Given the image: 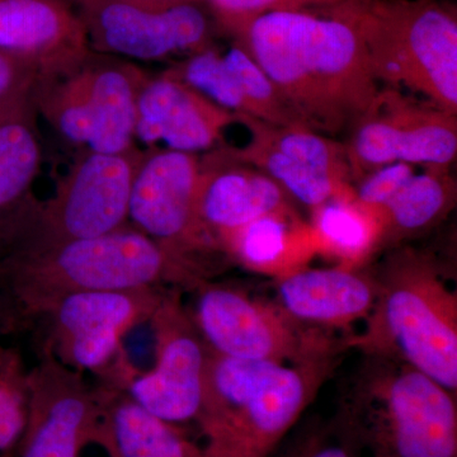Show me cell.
Listing matches in <instances>:
<instances>
[{"label":"cell","instance_id":"22","mask_svg":"<svg viewBox=\"0 0 457 457\" xmlns=\"http://www.w3.org/2000/svg\"><path fill=\"white\" fill-rule=\"evenodd\" d=\"M32 104L0 117V222L31 203L42 149Z\"/></svg>","mask_w":457,"mask_h":457},{"label":"cell","instance_id":"21","mask_svg":"<svg viewBox=\"0 0 457 457\" xmlns=\"http://www.w3.org/2000/svg\"><path fill=\"white\" fill-rule=\"evenodd\" d=\"M456 180L450 170L428 168L414 174L375 215L376 249L411 239L444 220L456 204Z\"/></svg>","mask_w":457,"mask_h":457},{"label":"cell","instance_id":"12","mask_svg":"<svg viewBox=\"0 0 457 457\" xmlns=\"http://www.w3.org/2000/svg\"><path fill=\"white\" fill-rule=\"evenodd\" d=\"M73 5L90 50L102 55L137 64L215 46L218 27L200 0H89Z\"/></svg>","mask_w":457,"mask_h":457},{"label":"cell","instance_id":"35","mask_svg":"<svg viewBox=\"0 0 457 457\" xmlns=\"http://www.w3.org/2000/svg\"><path fill=\"white\" fill-rule=\"evenodd\" d=\"M0 457H9V455H2V456H0Z\"/></svg>","mask_w":457,"mask_h":457},{"label":"cell","instance_id":"5","mask_svg":"<svg viewBox=\"0 0 457 457\" xmlns=\"http://www.w3.org/2000/svg\"><path fill=\"white\" fill-rule=\"evenodd\" d=\"M11 272L23 314L29 321L71 294L170 286L195 290L204 282L130 224L104 236L13 255Z\"/></svg>","mask_w":457,"mask_h":457},{"label":"cell","instance_id":"29","mask_svg":"<svg viewBox=\"0 0 457 457\" xmlns=\"http://www.w3.org/2000/svg\"><path fill=\"white\" fill-rule=\"evenodd\" d=\"M29 374L8 354L0 363V456L11 455L22 437L29 416Z\"/></svg>","mask_w":457,"mask_h":457},{"label":"cell","instance_id":"30","mask_svg":"<svg viewBox=\"0 0 457 457\" xmlns=\"http://www.w3.org/2000/svg\"><path fill=\"white\" fill-rule=\"evenodd\" d=\"M215 20L216 27L230 33L254 18L275 12L320 11L345 0H200Z\"/></svg>","mask_w":457,"mask_h":457},{"label":"cell","instance_id":"20","mask_svg":"<svg viewBox=\"0 0 457 457\" xmlns=\"http://www.w3.org/2000/svg\"><path fill=\"white\" fill-rule=\"evenodd\" d=\"M104 392L97 445L108 457H203L201 445L179 425L149 413L128 393Z\"/></svg>","mask_w":457,"mask_h":457},{"label":"cell","instance_id":"17","mask_svg":"<svg viewBox=\"0 0 457 457\" xmlns=\"http://www.w3.org/2000/svg\"><path fill=\"white\" fill-rule=\"evenodd\" d=\"M234 122L236 114L165 71L149 74L141 87L135 134L147 149L164 144L165 149L198 155L218 146Z\"/></svg>","mask_w":457,"mask_h":457},{"label":"cell","instance_id":"3","mask_svg":"<svg viewBox=\"0 0 457 457\" xmlns=\"http://www.w3.org/2000/svg\"><path fill=\"white\" fill-rule=\"evenodd\" d=\"M365 330L347 348L402 361L457 392V294L440 263L414 249H396L378 270Z\"/></svg>","mask_w":457,"mask_h":457},{"label":"cell","instance_id":"15","mask_svg":"<svg viewBox=\"0 0 457 457\" xmlns=\"http://www.w3.org/2000/svg\"><path fill=\"white\" fill-rule=\"evenodd\" d=\"M102 386L49 353L29 372V416L18 442V457H80L97 444L104 411Z\"/></svg>","mask_w":457,"mask_h":457},{"label":"cell","instance_id":"11","mask_svg":"<svg viewBox=\"0 0 457 457\" xmlns=\"http://www.w3.org/2000/svg\"><path fill=\"white\" fill-rule=\"evenodd\" d=\"M201 159L165 147L143 150L132 182L129 224L207 281L225 255L198 213Z\"/></svg>","mask_w":457,"mask_h":457},{"label":"cell","instance_id":"24","mask_svg":"<svg viewBox=\"0 0 457 457\" xmlns=\"http://www.w3.org/2000/svg\"><path fill=\"white\" fill-rule=\"evenodd\" d=\"M237 122L282 154L348 185L352 179L345 147L327 135L303 126H278L239 114Z\"/></svg>","mask_w":457,"mask_h":457},{"label":"cell","instance_id":"34","mask_svg":"<svg viewBox=\"0 0 457 457\" xmlns=\"http://www.w3.org/2000/svg\"><path fill=\"white\" fill-rule=\"evenodd\" d=\"M71 2L73 3V4H78V3L89 2V0H71Z\"/></svg>","mask_w":457,"mask_h":457},{"label":"cell","instance_id":"18","mask_svg":"<svg viewBox=\"0 0 457 457\" xmlns=\"http://www.w3.org/2000/svg\"><path fill=\"white\" fill-rule=\"evenodd\" d=\"M198 213L220 246L225 237L262 216L293 215L285 189L225 147L201 159Z\"/></svg>","mask_w":457,"mask_h":457},{"label":"cell","instance_id":"33","mask_svg":"<svg viewBox=\"0 0 457 457\" xmlns=\"http://www.w3.org/2000/svg\"><path fill=\"white\" fill-rule=\"evenodd\" d=\"M360 447L338 426L303 433L281 457H360Z\"/></svg>","mask_w":457,"mask_h":457},{"label":"cell","instance_id":"9","mask_svg":"<svg viewBox=\"0 0 457 457\" xmlns=\"http://www.w3.org/2000/svg\"><path fill=\"white\" fill-rule=\"evenodd\" d=\"M170 288L79 293L62 297L32 319L41 324V353L66 368L96 376L99 386L128 392L139 374L123 337L149 323Z\"/></svg>","mask_w":457,"mask_h":457},{"label":"cell","instance_id":"27","mask_svg":"<svg viewBox=\"0 0 457 457\" xmlns=\"http://www.w3.org/2000/svg\"><path fill=\"white\" fill-rule=\"evenodd\" d=\"M222 57L242 89L249 108L248 116L272 125L306 128L272 80L239 45L234 44Z\"/></svg>","mask_w":457,"mask_h":457},{"label":"cell","instance_id":"2","mask_svg":"<svg viewBox=\"0 0 457 457\" xmlns=\"http://www.w3.org/2000/svg\"><path fill=\"white\" fill-rule=\"evenodd\" d=\"M302 363L231 359L210 351L196 420L203 457H272L327 378L337 357Z\"/></svg>","mask_w":457,"mask_h":457},{"label":"cell","instance_id":"10","mask_svg":"<svg viewBox=\"0 0 457 457\" xmlns=\"http://www.w3.org/2000/svg\"><path fill=\"white\" fill-rule=\"evenodd\" d=\"M191 317L213 353L263 362L302 363L341 353L345 341L321 328L303 327L278 305L243 291L204 281Z\"/></svg>","mask_w":457,"mask_h":457},{"label":"cell","instance_id":"7","mask_svg":"<svg viewBox=\"0 0 457 457\" xmlns=\"http://www.w3.org/2000/svg\"><path fill=\"white\" fill-rule=\"evenodd\" d=\"M147 77L137 62L92 51L74 71L38 80L33 106L62 140L83 152H132L137 98Z\"/></svg>","mask_w":457,"mask_h":457},{"label":"cell","instance_id":"19","mask_svg":"<svg viewBox=\"0 0 457 457\" xmlns=\"http://www.w3.org/2000/svg\"><path fill=\"white\" fill-rule=\"evenodd\" d=\"M375 297L372 273L348 266L296 270L278 285V305L312 326L345 327L366 319Z\"/></svg>","mask_w":457,"mask_h":457},{"label":"cell","instance_id":"6","mask_svg":"<svg viewBox=\"0 0 457 457\" xmlns=\"http://www.w3.org/2000/svg\"><path fill=\"white\" fill-rule=\"evenodd\" d=\"M376 79L457 113V14L442 0H345Z\"/></svg>","mask_w":457,"mask_h":457},{"label":"cell","instance_id":"8","mask_svg":"<svg viewBox=\"0 0 457 457\" xmlns=\"http://www.w3.org/2000/svg\"><path fill=\"white\" fill-rule=\"evenodd\" d=\"M143 150L82 152L57 180L53 196L32 200L7 222L13 255L112 233L129 224L132 182Z\"/></svg>","mask_w":457,"mask_h":457},{"label":"cell","instance_id":"25","mask_svg":"<svg viewBox=\"0 0 457 457\" xmlns=\"http://www.w3.org/2000/svg\"><path fill=\"white\" fill-rule=\"evenodd\" d=\"M312 212L319 242L348 266L376 251L378 224L371 213L354 203L352 194L332 198Z\"/></svg>","mask_w":457,"mask_h":457},{"label":"cell","instance_id":"4","mask_svg":"<svg viewBox=\"0 0 457 457\" xmlns=\"http://www.w3.org/2000/svg\"><path fill=\"white\" fill-rule=\"evenodd\" d=\"M362 356L337 426L372 457H457L456 394L402 361Z\"/></svg>","mask_w":457,"mask_h":457},{"label":"cell","instance_id":"14","mask_svg":"<svg viewBox=\"0 0 457 457\" xmlns=\"http://www.w3.org/2000/svg\"><path fill=\"white\" fill-rule=\"evenodd\" d=\"M179 293V288L167 290L150 319L154 368L135 376L126 392L149 413L179 426L196 422L210 353Z\"/></svg>","mask_w":457,"mask_h":457},{"label":"cell","instance_id":"13","mask_svg":"<svg viewBox=\"0 0 457 457\" xmlns=\"http://www.w3.org/2000/svg\"><path fill=\"white\" fill-rule=\"evenodd\" d=\"M345 154L352 179L403 162L450 170L457 155L456 114L398 89L378 90L371 106L351 126Z\"/></svg>","mask_w":457,"mask_h":457},{"label":"cell","instance_id":"31","mask_svg":"<svg viewBox=\"0 0 457 457\" xmlns=\"http://www.w3.org/2000/svg\"><path fill=\"white\" fill-rule=\"evenodd\" d=\"M414 174L416 167L403 162L383 165L357 179L352 197L354 203L375 218L376 213L386 206Z\"/></svg>","mask_w":457,"mask_h":457},{"label":"cell","instance_id":"1","mask_svg":"<svg viewBox=\"0 0 457 457\" xmlns=\"http://www.w3.org/2000/svg\"><path fill=\"white\" fill-rule=\"evenodd\" d=\"M228 35L306 128L327 137L350 129L378 96L362 36L335 5L264 14Z\"/></svg>","mask_w":457,"mask_h":457},{"label":"cell","instance_id":"23","mask_svg":"<svg viewBox=\"0 0 457 457\" xmlns=\"http://www.w3.org/2000/svg\"><path fill=\"white\" fill-rule=\"evenodd\" d=\"M225 150L237 161L263 171L286 194L312 210L332 198L348 195L345 183L288 158L257 137H251L245 146L225 147Z\"/></svg>","mask_w":457,"mask_h":457},{"label":"cell","instance_id":"16","mask_svg":"<svg viewBox=\"0 0 457 457\" xmlns=\"http://www.w3.org/2000/svg\"><path fill=\"white\" fill-rule=\"evenodd\" d=\"M0 51L32 66L38 80L74 71L92 53L71 0H0Z\"/></svg>","mask_w":457,"mask_h":457},{"label":"cell","instance_id":"26","mask_svg":"<svg viewBox=\"0 0 457 457\" xmlns=\"http://www.w3.org/2000/svg\"><path fill=\"white\" fill-rule=\"evenodd\" d=\"M293 215H266L234 231L221 243L222 251L246 269L270 272L290 252Z\"/></svg>","mask_w":457,"mask_h":457},{"label":"cell","instance_id":"32","mask_svg":"<svg viewBox=\"0 0 457 457\" xmlns=\"http://www.w3.org/2000/svg\"><path fill=\"white\" fill-rule=\"evenodd\" d=\"M37 82L32 66L0 51V117L32 104Z\"/></svg>","mask_w":457,"mask_h":457},{"label":"cell","instance_id":"28","mask_svg":"<svg viewBox=\"0 0 457 457\" xmlns=\"http://www.w3.org/2000/svg\"><path fill=\"white\" fill-rule=\"evenodd\" d=\"M167 71L228 112L248 116L242 89L215 46L187 56Z\"/></svg>","mask_w":457,"mask_h":457}]
</instances>
